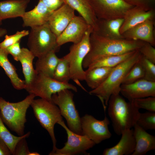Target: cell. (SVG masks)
<instances>
[{"label":"cell","mask_w":155,"mask_h":155,"mask_svg":"<svg viewBox=\"0 0 155 155\" xmlns=\"http://www.w3.org/2000/svg\"><path fill=\"white\" fill-rule=\"evenodd\" d=\"M2 20L1 18L0 17V26L1 25L2 23Z\"/></svg>","instance_id":"obj_44"},{"label":"cell","mask_w":155,"mask_h":155,"mask_svg":"<svg viewBox=\"0 0 155 155\" xmlns=\"http://www.w3.org/2000/svg\"><path fill=\"white\" fill-rule=\"evenodd\" d=\"M73 96L70 90L66 89L53 94L51 100L59 107L61 116L66 121L69 129L75 133L82 135L81 117L75 107Z\"/></svg>","instance_id":"obj_8"},{"label":"cell","mask_w":155,"mask_h":155,"mask_svg":"<svg viewBox=\"0 0 155 155\" xmlns=\"http://www.w3.org/2000/svg\"><path fill=\"white\" fill-rule=\"evenodd\" d=\"M144 42L125 38H110L92 31L90 36V50L84 60L83 67L87 68L95 61L104 57L138 50Z\"/></svg>","instance_id":"obj_1"},{"label":"cell","mask_w":155,"mask_h":155,"mask_svg":"<svg viewBox=\"0 0 155 155\" xmlns=\"http://www.w3.org/2000/svg\"><path fill=\"white\" fill-rule=\"evenodd\" d=\"M136 124L144 130L155 129V112L140 113Z\"/></svg>","instance_id":"obj_31"},{"label":"cell","mask_w":155,"mask_h":155,"mask_svg":"<svg viewBox=\"0 0 155 155\" xmlns=\"http://www.w3.org/2000/svg\"><path fill=\"white\" fill-rule=\"evenodd\" d=\"M30 0H7L0 1V17L5 19L22 17Z\"/></svg>","instance_id":"obj_22"},{"label":"cell","mask_w":155,"mask_h":155,"mask_svg":"<svg viewBox=\"0 0 155 155\" xmlns=\"http://www.w3.org/2000/svg\"><path fill=\"white\" fill-rule=\"evenodd\" d=\"M139 109H143L148 111L155 112V97L150 96L135 99L132 101Z\"/></svg>","instance_id":"obj_35"},{"label":"cell","mask_w":155,"mask_h":155,"mask_svg":"<svg viewBox=\"0 0 155 155\" xmlns=\"http://www.w3.org/2000/svg\"><path fill=\"white\" fill-rule=\"evenodd\" d=\"M53 78L63 83H68L71 79L69 64L63 57L60 58L54 71Z\"/></svg>","instance_id":"obj_30"},{"label":"cell","mask_w":155,"mask_h":155,"mask_svg":"<svg viewBox=\"0 0 155 155\" xmlns=\"http://www.w3.org/2000/svg\"><path fill=\"white\" fill-rule=\"evenodd\" d=\"M77 92V88L69 83L60 82L52 78L38 73L30 85L26 90L35 96L51 100L52 95L64 89Z\"/></svg>","instance_id":"obj_9"},{"label":"cell","mask_w":155,"mask_h":155,"mask_svg":"<svg viewBox=\"0 0 155 155\" xmlns=\"http://www.w3.org/2000/svg\"><path fill=\"white\" fill-rule=\"evenodd\" d=\"M134 6L141 7L146 10L154 9L155 0H124Z\"/></svg>","instance_id":"obj_37"},{"label":"cell","mask_w":155,"mask_h":155,"mask_svg":"<svg viewBox=\"0 0 155 155\" xmlns=\"http://www.w3.org/2000/svg\"><path fill=\"white\" fill-rule=\"evenodd\" d=\"M93 31V28L90 27L82 40L78 43L73 44L70 48L69 52L63 57L69 64L71 79L85 91L80 81L85 80V72L82 64L90 50V36Z\"/></svg>","instance_id":"obj_5"},{"label":"cell","mask_w":155,"mask_h":155,"mask_svg":"<svg viewBox=\"0 0 155 155\" xmlns=\"http://www.w3.org/2000/svg\"><path fill=\"white\" fill-rule=\"evenodd\" d=\"M55 53L51 52L38 58L35 63L38 73L52 78L55 68L59 60Z\"/></svg>","instance_id":"obj_27"},{"label":"cell","mask_w":155,"mask_h":155,"mask_svg":"<svg viewBox=\"0 0 155 155\" xmlns=\"http://www.w3.org/2000/svg\"><path fill=\"white\" fill-rule=\"evenodd\" d=\"M7 33V31L6 29L0 28V38L5 35Z\"/></svg>","instance_id":"obj_42"},{"label":"cell","mask_w":155,"mask_h":155,"mask_svg":"<svg viewBox=\"0 0 155 155\" xmlns=\"http://www.w3.org/2000/svg\"><path fill=\"white\" fill-rule=\"evenodd\" d=\"M90 27L82 16H75L64 31L57 37L58 45L60 46L67 42L78 43Z\"/></svg>","instance_id":"obj_13"},{"label":"cell","mask_w":155,"mask_h":155,"mask_svg":"<svg viewBox=\"0 0 155 155\" xmlns=\"http://www.w3.org/2000/svg\"><path fill=\"white\" fill-rule=\"evenodd\" d=\"M12 154L7 145L0 138V155H10Z\"/></svg>","instance_id":"obj_41"},{"label":"cell","mask_w":155,"mask_h":155,"mask_svg":"<svg viewBox=\"0 0 155 155\" xmlns=\"http://www.w3.org/2000/svg\"><path fill=\"white\" fill-rule=\"evenodd\" d=\"M9 54L5 49L0 48V66L3 69L15 89L18 90L25 89V81L18 77L15 67L8 59Z\"/></svg>","instance_id":"obj_25"},{"label":"cell","mask_w":155,"mask_h":155,"mask_svg":"<svg viewBox=\"0 0 155 155\" xmlns=\"http://www.w3.org/2000/svg\"><path fill=\"white\" fill-rule=\"evenodd\" d=\"M65 130L67 141L61 148H57L51 151L49 155H73L86 153V151L96 144L86 136L75 133L70 130L63 120L58 123Z\"/></svg>","instance_id":"obj_12"},{"label":"cell","mask_w":155,"mask_h":155,"mask_svg":"<svg viewBox=\"0 0 155 155\" xmlns=\"http://www.w3.org/2000/svg\"><path fill=\"white\" fill-rule=\"evenodd\" d=\"M138 50L144 57L155 64V49L154 46L145 42Z\"/></svg>","instance_id":"obj_36"},{"label":"cell","mask_w":155,"mask_h":155,"mask_svg":"<svg viewBox=\"0 0 155 155\" xmlns=\"http://www.w3.org/2000/svg\"><path fill=\"white\" fill-rule=\"evenodd\" d=\"M40 154L37 152H30L29 155H39Z\"/></svg>","instance_id":"obj_43"},{"label":"cell","mask_w":155,"mask_h":155,"mask_svg":"<svg viewBox=\"0 0 155 155\" xmlns=\"http://www.w3.org/2000/svg\"><path fill=\"white\" fill-rule=\"evenodd\" d=\"M142 56L139 50H137L132 56L114 67L102 84L89 92L90 94L96 95L99 98L104 111L110 96L119 94L121 86L125 77Z\"/></svg>","instance_id":"obj_2"},{"label":"cell","mask_w":155,"mask_h":155,"mask_svg":"<svg viewBox=\"0 0 155 155\" xmlns=\"http://www.w3.org/2000/svg\"><path fill=\"white\" fill-rule=\"evenodd\" d=\"M51 11L53 12L65 3L64 0H41Z\"/></svg>","instance_id":"obj_40"},{"label":"cell","mask_w":155,"mask_h":155,"mask_svg":"<svg viewBox=\"0 0 155 155\" xmlns=\"http://www.w3.org/2000/svg\"><path fill=\"white\" fill-rule=\"evenodd\" d=\"M75 10L65 3L53 11L48 22L49 26L57 37L64 31L75 16Z\"/></svg>","instance_id":"obj_15"},{"label":"cell","mask_w":155,"mask_h":155,"mask_svg":"<svg viewBox=\"0 0 155 155\" xmlns=\"http://www.w3.org/2000/svg\"><path fill=\"white\" fill-rule=\"evenodd\" d=\"M133 133L135 142L134 151L131 155H143L155 149V137L135 124Z\"/></svg>","instance_id":"obj_20"},{"label":"cell","mask_w":155,"mask_h":155,"mask_svg":"<svg viewBox=\"0 0 155 155\" xmlns=\"http://www.w3.org/2000/svg\"><path fill=\"white\" fill-rule=\"evenodd\" d=\"M120 93L129 101L137 99L155 97V82L144 79L128 84H122Z\"/></svg>","instance_id":"obj_14"},{"label":"cell","mask_w":155,"mask_h":155,"mask_svg":"<svg viewBox=\"0 0 155 155\" xmlns=\"http://www.w3.org/2000/svg\"><path fill=\"white\" fill-rule=\"evenodd\" d=\"M98 19L111 20L124 18L134 6L124 0H89Z\"/></svg>","instance_id":"obj_10"},{"label":"cell","mask_w":155,"mask_h":155,"mask_svg":"<svg viewBox=\"0 0 155 155\" xmlns=\"http://www.w3.org/2000/svg\"><path fill=\"white\" fill-rule=\"evenodd\" d=\"M29 31L23 30L18 31L15 34L10 35H5L4 40L0 43V48L5 49L7 47L20 41L23 37L28 35Z\"/></svg>","instance_id":"obj_34"},{"label":"cell","mask_w":155,"mask_h":155,"mask_svg":"<svg viewBox=\"0 0 155 155\" xmlns=\"http://www.w3.org/2000/svg\"><path fill=\"white\" fill-rule=\"evenodd\" d=\"M136 51L121 55L108 56L101 58L90 65L87 69H90L98 67H115L132 56Z\"/></svg>","instance_id":"obj_28"},{"label":"cell","mask_w":155,"mask_h":155,"mask_svg":"<svg viewBox=\"0 0 155 155\" xmlns=\"http://www.w3.org/2000/svg\"><path fill=\"white\" fill-rule=\"evenodd\" d=\"M140 60L136 63L128 72L122 84H128L143 79L144 72Z\"/></svg>","instance_id":"obj_32"},{"label":"cell","mask_w":155,"mask_h":155,"mask_svg":"<svg viewBox=\"0 0 155 155\" xmlns=\"http://www.w3.org/2000/svg\"><path fill=\"white\" fill-rule=\"evenodd\" d=\"M66 3L76 11L86 20L89 25L95 28L98 19L89 0H64Z\"/></svg>","instance_id":"obj_23"},{"label":"cell","mask_w":155,"mask_h":155,"mask_svg":"<svg viewBox=\"0 0 155 155\" xmlns=\"http://www.w3.org/2000/svg\"><path fill=\"white\" fill-rule=\"evenodd\" d=\"M139 61L144 71V75L143 79L155 82V64L147 59L142 55Z\"/></svg>","instance_id":"obj_33"},{"label":"cell","mask_w":155,"mask_h":155,"mask_svg":"<svg viewBox=\"0 0 155 155\" xmlns=\"http://www.w3.org/2000/svg\"><path fill=\"white\" fill-rule=\"evenodd\" d=\"M123 18L111 20L98 19L96 27L93 31L102 36L113 39L124 38L120 32Z\"/></svg>","instance_id":"obj_21"},{"label":"cell","mask_w":155,"mask_h":155,"mask_svg":"<svg viewBox=\"0 0 155 155\" xmlns=\"http://www.w3.org/2000/svg\"><path fill=\"white\" fill-rule=\"evenodd\" d=\"M155 16V9L147 10L134 6L129 10L125 14L120 33L122 35L128 30L147 20L154 19Z\"/></svg>","instance_id":"obj_17"},{"label":"cell","mask_w":155,"mask_h":155,"mask_svg":"<svg viewBox=\"0 0 155 155\" xmlns=\"http://www.w3.org/2000/svg\"><path fill=\"white\" fill-rule=\"evenodd\" d=\"M52 12L48 9L41 0H39L33 9L26 12L22 17L23 26L31 28L43 25L48 22Z\"/></svg>","instance_id":"obj_18"},{"label":"cell","mask_w":155,"mask_h":155,"mask_svg":"<svg viewBox=\"0 0 155 155\" xmlns=\"http://www.w3.org/2000/svg\"><path fill=\"white\" fill-rule=\"evenodd\" d=\"M24 137L20 140L17 144L13 155H29L30 152L28 144Z\"/></svg>","instance_id":"obj_38"},{"label":"cell","mask_w":155,"mask_h":155,"mask_svg":"<svg viewBox=\"0 0 155 155\" xmlns=\"http://www.w3.org/2000/svg\"><path fill=\"white\" fill-rule=\"evenodd\" d=\"M81 123L82 135L95 144L109 139L111 136L108 128L110 121L106 115L103 120H100L91 115L86 114L81 118Z\"/></svg>","instance_id":"obj_11"},{"label":"cell","mask_w":155,"mask_h":155,"mask_svg":"<svg viewBox=\"0 0 155 155\" xmlns=\"http://www.w3.org/2000/svg\"><path fill=\"white\" fill-rule=\"evenodd\" d=\"M30 106L37 119L49 134L53 144L52 151H54L57 148L54 126L63 120L59 107L51 100L41 98L34 99Z\"/></svg>","instance_id":"obj_6"},{"label":"cell","mask_w":155,"mask_h":155,"mask_svg":"<svg viewBox=\"0 0 155 155\" xmlns=\"http://www.w3.org/2000/svg\"><path fill=\"white\" fill-rule=\"evenodd\" d=\"M154 19L147 20L128 30L122 34L124 38L141 40L155 45Z\"/></svg>","instance_id":"obj_16"},{"label":"cell","mask_w":155,"mask_h":155,"mask_svg":"<svg viewBox=\"0 0 155 155\" xmlns=\"http://www.w3.org/2000/svg\"><path fill=\"white\" fill-rule=\"evenodd\" d=\"M20 42V41H18L4 49L8 53L11 54L14 59L16 61H18V57L21 52Z\"/></svg>","instance_id":"obj_39"},{"label":"cell","mask_w":155,"mask_h":155,"mask_svg":"<svg viewBox=\"0 0 155 155\" xmlns=\"http://www.w3.org/2000/svg\"><path fill=\"white\" fill-rule=\"evenodd\" d=\"M30 133V132H28L22 136H19L13 135L5 126L0 116V138L7 145L12 155L13 154L16 146L18 142L24 137H28Z\"/></svg>","instance_id":"obj_29"},{"label":"cell","mask_w":155,"mask_h":155,"mask_svg":"<svg viewBox=\"0 0 155 155\" xmlns=\"http://www.w3.org/2000/svg\"><path fill=\"white\" fill-rule=\"evenodd\" d=\"M35 57L29 49L24 47L21 49L18 61L20 62L22 67L26 85L25 90L30 85L38 74L33 65Z\"/></svg>","instance_id":"obj_24"},{"label":"cell","mask_w":155,"mask_h":155,"mask_svg":"<svg viewBox=\"0 0 155 155\" xmlns=\"http://www.w3.org/2000/svg\"><path fill=\"white\" fill-rule=\"evenodd\" d=\"M27 45L35 57L39 58L60 49L57 37L50 29L48 23L40 26L31 28Z\"/></svg>","instance_id":"obj_7"},{"label":"cell","mask_w":155,"mask_h":155,"mask_svg":"<svg viewBox=\"0 0 155 155\" xmlns=\"http://www.w3.org/2000/svg\"><path fill=\"white\" fill-rule=\"evenodd\" d=\"M35 96L29 94L23 100L16 102L7 101L0 97V116L4 123L19 136L24 134L26 113Z\"/></svg>","instance_id":"obj_4"},{"label":"cell","mask_w":155,"mask_h":155,"mask_svg":"<svg viewBox=\"0 0 155 155\" xmlns=\"http://www.w3.org/2000/svg\"><path fill=\"white\" fill-rule=\"evenodd\" d=\"M108 105V114L115 132L121 135L136 123L140 112L132 101L127 102L119 94L112 95Z\"/></svg>","instance_id":"obj_3"},{"label":"cell","mask_w":155,"mask_h":155,"mask_svg":"<svg viewBox=\"0 0 155 155\" xmlns=\"http://www.w3.org/2000/svg\"><path fill=\"white\" fill-rule=\"evenodd\" d=\"M121 135V138L117 144L114 146L105 149L103 152V155H132L135 146L133 129H131L126 130Z\"/></svg>","instance_id":"obj_19"},{"label":"cell","mask_w":155,"mask_h":155,"mask_svg":"<svg viewBox=\"0 0 155 155\" xmlns=\"http://www.w3.org/2000/svg\"><path fill=\"white\" fill-rule=\"evenodd\" d=\"M114 67L87 69L85 71V79L87 85L92 90L96 88L105 81Z\"/></svg>","instance_id":"obj_26"}]
</instances>
